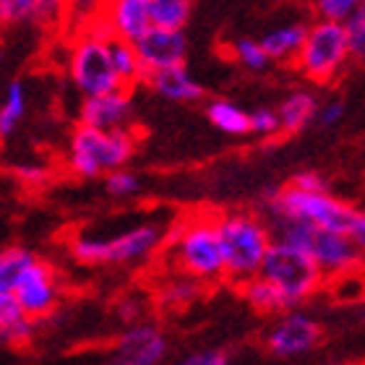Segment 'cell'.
Returning a JSON list of instances; mask_svg holds the SVG:
<instances>
[{
  "mask_svg": "<svg viewBox=\"0 0 365 365\" xmlns=\"http://www.w3.org/2000/svg\"><path fill=\"white\" fill-rule=\"evenodd\" d=\"M198 295V279L196 277H190V274L182 272V277H175V279L170 282L162 297L168 300V303H185V300H193Z\"/></svg>",
  "mask_w": 365,
  "mask_h": 365,
  "instance_id": "4dcf8cb0",
  "label": "cell"
},
{
  "mask_svg": "<svg viewBox=\"0 0 365 365\" xmlns=\"http://www.w3.org/2000/svg\"><path fill=\"white\" fill-rule=\"evenodd\" d=\"M352 61L350 39H347V29L344 21L336 19H316L308 24V37L295 58V66L308 81L313 84H331L342 76L344 66Z\"/></svg>",
  "mask_w": 365,
  "mask_h": 365,
  "instance_id": "5b68a950",
  "label": "cell"
},
{
  "mask_svg": "<svg viewBox=\"0 0 365 365\" xmlns=\"http://www.w3.org/2000/svg\"><path fill=\"white\" fill-rule=\"evenodd\" d=\"M217 227L225 251L227 279L235 284L253 279L274 243L269 222L251 212H230L217 217Z\"/></svg>",
  "mask_w": 365,
  "mask_h": 365,
  "instance_id": "6da1fadb",
  "label": "cell"
},
{
  "mask_svg": "<svg viewBox=\"0 0 365 365\" xmlns=\"http://www.w3.org/2000/svg\"><path fill=\"white\" fill-rule=\"evenodd\" d=\"M342 118H344V105L339 99H331V102H327V105L319 110V120L324 128H334Z\"/></svg>",
  "mask_w": 365,
  "mask_h": 365,
  "instance_id": "836d02e7",
  "label": "cell"
},
{
  "mask_svg": "<svg viewBox=\"0 0 365 365\" xmlns=\"http://www.w3.org/2000/svg\"><path fill=\"white\" fill-rule=\"evenodd\" d=\"M133 45H136L138 58L144 63L146 78L157 73V71L182 66L185 63V53H188L182 29H168V26H152Z\"/></svg>",
  "mask_w": 365,
  "mask_h": 365,
  "instance_id": "7c38bea8",
  "label": "cell"
},
{
  "mask_svg": "<svg viewBox=\"0 0 365 365\" xmlns=\"http://www.w3.org/2000/svg\"><path fill=\"white\" fill-rule=\"evenodd\" d=\"M14 178L21 180L24 185H42L50 178V170L37 168V165H21V168H14Z\"/></svg>",
  "mask_w": 365,
  "mask_h": 365,
  "instance_id": "d6a6232c",
  "label": "cell"
},
{
  "mask_svg": "<svg viewBox=\"0 0 365 365\" xmlns=\"http://www.w3.org/2000/svg\"><path fill=\"white\" fill-rule=\"evenodd\" d=\"M68 8V0H0V19L3 24L55 26Z\"/></svg>",
  "mask_w": 365,
  "mask_h": 365,
  "instance_id": "2e32d148",
  "label": "cell"
},
{
  "mask_svg": "<svg viewBox=\"0 0 365 365\" xmlns=\"http://www.w3.org/2000/svg\"><path fill=\"white\" fill-rule=\"evenodd\" d=\"M71 8L68 14H76V16H84V21L89 16H94L99 11V6L105 3V0H68Z\"/></svg>",
  "mask_w": 365,
  "mask_h": 365,
  "instance_id": "8d00e7d4",
  "label": "cell"
},
{
  "mask_svg": "<svg viewBox=\"0 0 365 365\" xmlns=\"http://www.w3.org/2000/svg\"><path fill=\"white\" fill-rule=\"evenodd\" d=\"M319 269L324 272L327 279H336L350 272L363 269V251L358 248L355 237L350 232H339V230H324L319 227L313 235V243L308 248Z\"/></svg>",
  "mask_w": 365,
  "mask_h": 365,
  "instance_id": "8fae6325",
  "label": "cell"
},
{
  "mask_svg": "<svg viewBox=\"0 0 365 365\" xmlns=\"http://www.w3.org/2000/svg\"><path fill=\"white\" fill-rule=\"evenodd\" d=\"M240 289H243L245 303L251 305L253 311L264 313V316H282V313L297 308V303L284 292V289L277 287L272 279L261 277V274H256L253 279L243 282Z\"/></svg>",
  "mask_w": 365,
  "mask_h": 365,
  "instance_id": "ac0fdd59",
  "label": "cell"
},
{
  "mask_svg": "<svg viewBox=\"0 0 365 365\" xmlns=\"http://www.w3.org/2000/svg\"><path fill=\"white\" fill-rule=\"evenodd\" d=\"M149 3H152L154 26H168V29H182L193 8V0H149Z\"/></svg>",
  "mask_w": 365,
  "mask_h": 365,
  "instance_id": "d4e9b609",
  "label": "cell"
},
{
  "mask_svg": "<svg viewBox=\"0 0 365 365\" xmlns=\"http://www.w3.org/2000/svg\"><path fill=\"white\" fill-rule=\"evenodd\" d=\"M34 321L14 292H0V339L8 347H26L34 336Z\"/></svg>",
  "mask_w": 365,
  "mask_h": 365,
  "instance_id": "e0dca14e",
  "label": "cell"
},
{
  "mask_svg": "<svg viewBox=\"0 0 365 365\" xmlns=\"http://www.w3.org/2000/svg\"><path fill=\"white\" fill-rule=\"evenodd\" d=\"M267 212L287 214L295 220L311 222L313 227L339 230V232H350L360 214L347 201L329 196V190H305L297 188L295 182H289L287 188L269 193L267 201H264V214Z\"/></svg>",
  "mask_w": 365,
  "mask_h": 365,
  "instance_id": "8992f818",
  "label": "cell"
},
{
  "mask_svg": "<svg viewBox=\"0 0 365 365\" xmlns=\"http://www.w3.org/2000/svg\"><path fill=\"white\" fill-rule=\"evenodd\" d=\"M350 235L355 237V243H358V248L363 251V256H365V212L358 214V220H355V225H352Z\"/></svg>",
  "mask_w": 365,
  "mask_h": 365,
  "instance_id": "74e56055",
  "label": "cell"
},
{
  "mask_svg": "<svg viewBox=\"0 0 365 365\" xmlns=\"http://www.w3.org/2000/svg\"><path fill=\"white\" fill-rule=\"evenodd\" d=\"M24 113H26V94H24V86L19 81H11L6 91V99H3V107H0V136H11L16 128V123L21 120Z\"/></svg>",
  "mask_w": 365,
  "mask_h": 365,
  "instance_id": "484cf974",
  "label": "cell"
},
{
  "mask_svg": "<svg viewBox=\"0 0 365 365\" xmlns=\"http://www.w3.org/2000/svg\"><path fill=\"white\" fill-rule=\"evenodd\" d=\"M206 118L230 136H245L251 133V113H245L243 107L232 105L227 99H212L206 105Z\"/></svg>",
  "mask_w": 365,
  "mask_h": 365,
  "instance_id": "603a6c76",
  "label": "cell"
},
{
  "mask_svg": "<svg viewBox=\"0 0 365 365\" xmlns=\"http://www.w3.org/2000/svg\"><path fill=\"white\" fill-rule=\"evenodd\" d=\"M136 154V136L128 128L102 130L78 123L68 144V168L78 178H99L125 168Z\"/></svg>",
  "mask_w": 365,
  "mask_h": 365,
  "instance_id": "3957f363",
  "label": "cell"
},
{
  "mask_svg": "<svg viewBox=\"0 0 365 365\" xmlns=\"http://www.w3.org/2000/svg\"><path fill=\"white\" fill-rule=\"evenodd\" d=\"M305 37H308V24L295 21L269 31L267 37L261 39V45L269 53L272 63H295V58L305 45Z\"/></svg>",
  "mask_w": 365,
  "mask_h": 365,
  "instance_id": "ffe728a7",
  "label": "cell"
},
{
  "mask_svg": "<svg viewBox=\"0 0 365 365\" xmlns=\"http://www.w3.org/2000/svg\"><path fill=\"white\" fill-rule=\"evenodd\" d=\"M319 342H321V327L311 316H305V313L295 311V308L282 313L279 319L272 324L267 336H264L267 350L279 360L305 355V352H311Z\"/></svg>",
  "mask_w": 365,
  "mask_h": 365,
  "instance_id": "9c48e42d",
  "label": "cell"
},
{
  "mask_svg": "<svg viewBox=\"0 0 365 365\" xmlns=\"http://www.w3.org/2000/svg\"><path fill=\"white\" fill-rule=\"evenodd\" d=\"M105 190L115 198L133 196V193L138 190V178L123 168L113 170V173H107V178H105Z\"/></svg>",
  "mask_w": 365,
  "mask_h": 365,
  "instance_id": "f546056e",
  "label": "cell"
},
{
  "mask_svg": "<svg viewBox=\"0 0 365 365\" xmlns=\"http://www.w3.org/2000/svg\"><path fill=\"white\" fill-rule=\"evenodd\" d=\"M110 53H113L115 71H118V76H120L125 89H133L136 84H146L144 63H141L136 45L130 39L113 37L110 39Z\"/></svg>",
  "mask_w": 365,
  "mask_h": 365,
  "instance_id": "7402d4cb",
  "label": "cell"
},
{
  "mask_svg": "<svg viewBox=\"0 0 365 365\" xmlns=\"http://www.w3.org/2000/svg\"><path fill=\"white\" fill-rule=\"evenodd\" d=\"M168 352V339L152 324H133L115 344V363L157 365Z\"/></svg>",
  "mask_w": 365,
  "mask_h": 365,
  "instance_id": "4fadbf2b",
  "label": "cell"
},
{
  "mask_svg": "<svg viewBox=\"0 0 365 365\" xmlns=\"http://www.w3.org/2000/svg\"><path fill=\"white\" fill-rule=\"evenodd\" d=\"M259 274L284 289L297 305L308 300L313 292H319L321 282L327 279L311 253L297 245L282 243V240L272 243Z\"/></svg>",
  "mask_w": 365,
  "mask_h": 365,
  "instance_id": "52a82bcc",
  "label": "cell"
},
{
  "mask_svg": "<svg viewBox=\"0 0 365 365\" xmlns=\"http://www.w3.org/2000/svg\"><path fill=\"white\" fill-rule=\"evenodd\" d=\"M170 253L180 272L196 277L198 282L227 279L225 251L217 227V217H188L170 235Z\"/></svg>",
  "mask_w": 365,
  "mask_h": 365,
  "instance_id": "7a4b0ae2",
  "label": "cell"
},
{
  "mask_svg": "<svg viewBox=\"0 0 365 365\" xmlns=\"http://www.w3.org/2000/svg\"><path fill=\"white\" fill-rule=\"evenodd\" d=\"M225 363H227V355L220 350H201L182 360V365H225Z\"/></svg>",
  "mask_w": 365,
  "mask_h": 365,
  "instance_id": "e575fe53",
  "label": "cell"
},
{
  "mask_svg": "<svg viewBox=\"0 0 365 365\" xmlns=\"http://www.w3.org/2000/svg\"><path fill=\"white\" fill-rule=\"evenodd\" d=\"M282 130L279 113H274L272 107H259L251 113V133L256 136H277Z\"/></svg>",
  "mask_w": 365,
  "mask_h": 365,
  "instance_id": "1f68e13d",
  "label": "cell"
},
{
  "mask_svg": "<svg viewBox=\"0 0 365 365\" xmlns=\"http://www.w3.org/2000/svg\"><path fill=\"white\" fill-rule=\"evenodd\" d=\"M146 84L152 86L160 97L170 99V102H196L204 97V89L196 78H190L185 66H173V68L157 71L146 78Z\"/></svg>",
  "mask_w": 365,
  "mask_h": 365,
  "instance_id": "d6986e66",
  "label": "cell"
},
{
  "mask_svg": "<svg viewBox=\"0 0 365 365\" xmlns=\"http://www.w3.org/2000/svg\"><path fill=\"white\" fill-rule=\"evenodd\" d=\"M319 102L311 91H292L282 99L279 105V118H282V130L284 133H297L303 130L308 123H313V118L319 115Z\"/></svg>",
  "mask_w": 365,
  "mask_h": 365,
  "instance_id": "44dd1931",
  "label": "cell"
},
{
  "mask_svg": "<svg viewBox=\"0 0 365 365\" xmlns=\"http://www.w3.org/2000/svg\"><path fill=\"white\" fill-rule=\"evenodd\" d=\"M16 300L21 303V308L29 313L31 319H47L50 313L58 308L61 300V284H58V274L50 264L34 259L29 267L24 269V274L16 279L14 289Z\"/></svg>",
  "mask_w": 365,
  "mask_h": 365,
  "instance_id": "30bf717a",
  "label": "cell"
},
{
  "mask_svg": "<svg viewBox=\"0 0 365 365\" xmlns=\"http://www.w3.org/2000/svg\"><path fill=\"white\" fill-rule=\"evenodd\" d=\"M297 188H305V190H327V180L319 175V173H300V175L292 178Z\"/></svg>",
  "mask_w": 365,
  "mask_h": 365,
  "instance_id": "d590c367",
  "label": "cell"
},
{
  "mask_svg": "<svg viewBox=\"0 0 365 365\" xmlns=\"http://www.w3.org/2000/svg\"><path fill=\"white\" fill-rule=\"evenodd\" d=\"M133 107H130L128 89L107 91V94H94V97H84L81 110H78V123L84 125H94L102 130H115V128H128Z\"/></svg>",
  "mask_w": 365,
  "mask_h": 365,
  "instance_id": "5bb4252c",
  "label": "cell"
},
{
  "mask_svg": "<svg viewBox=\"0 0 365 365\" xmlns=\"http://www.w3.org/2000/svg\"><path fill=\"white\" fill-rule=\"evenodd\" d=\"M344 29H347V39H350L352 61H365V6L355 8L344 19Z\"/></svg>",
  "mask_w": 365,
  "mask_h": 365,
  "instance_id": "83f0119b",
  "label": "cell"
},
{
  "mask_svg": "<svg viewBox=\"0 0 365 365\" xmlns=\"http://www.w3.org/2000/svg\"><path fill=\"white\" fill-rule=\"evenodd\" d=\"M71 81L84 97L94 94H107V91L125 89L115 71L113 53H110V39L97 37L91 31L78 34V39L71 47V63H68Z\"/></svg>",
  "mask_w": 365,
  "mask_h": 365,
  "instance_id": "ba28073f",
  "label": "cell"
},
{
  "mask_svg": "<svg viewBox=\"0 0 365 365\" xmlns=\"http://www.w3.org/2000/svg\"><path fill=\"white\" fill-rule=\"evenodd\" d=\"M115 37L136 42L144 31L154 26L149 0H105L97 11Z\"/></svg>",
  "mask_w": 365,
  "mask_h": 365,
  "instance_id": "9a60e30c",
  "label": "cell"
},
{
  "mask_svg": "<svg viewBox=\"0 0 365 365\" xmlns=\"http://www.w3.org/2000/svg\"><path fill=\"white\" fill-rule=\"evenodd\" d=\"M232 53H235V61L240 63L243 68L253 71V73L267 71L269 63H272V58H269V53L264 50V45L256 42V39H237L235 45H232Z\"/></svg>",
  "mask_w": 365,
  "mask_h": 365,
  "instance_id": "4316f807",
  "label": "cell"
},
{
  "mask_svg": "<svg viewBox=\"0 0 365 365\" xmlns=\"http://www.w3.org/2000/svg\"><path fill=\"white\" fill-rule=\"evenodd\" d=\"M165 230L160 225H136L115 237H84L71 240V256L86 267H125L157 253Z\"/></svg>",
  "mask_w": 365,
  "mask_h": 365,
  "instance_id": "277c9868",
  "label": "cell"
},
{
  "mask_svg": "<svg viewBox=\"0 0 365 365\" xmlns=\"http://www.w3.org/2000/svg\"><path fill=\"white\" fill-rule=\"evenodd\" d=\"M311 3L316 16H321V19H336V21H344L355 8L365 6V0H311Z\"/></svg>",
  "mask_w": 365,
  "mask_h": 365,
  "instance_id": "f1b7e54d",
  "label": "cell"
},
{
  "mask_svg": "<svg viewBox=\"0 0 365 365\" xmlns=\"http://www.w3.org/2000/svg\"><path fill=\"white\" fill-rule=\"evenodd\" d=\"M37 259L29 248L21 245H8L0 253V292H11L16 284V279L24 274V269L29 267L31 261Z\"/></svg>",
  "mask_w": 365,
  "mask_h": 365,
  "instance_id": "cb8c5ba5",
  "label": "cell"
}]
</instances>
